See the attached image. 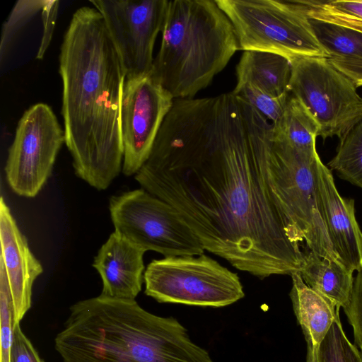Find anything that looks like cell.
<instances>
[{
	"instance_id": "14",
	"label": "cell",
	"mask_w": 362,
	"mask_h": 362,
	"mask_svg": "<svg viewBox=\"0 0 362 362\" xmlns=\"http://www.w3.org/2000/svg\"><path fill=\"white\" fill-rule=\"evenodd\" d=\"M0 264L4 268L13 307L14 327L31 306L32 288L43 272L3 197L0 200Z\"/></svg>"
},
{
	"instance_id": "20",
	"label": "cell",
	"mask_w": 362,
	"mask_h": 362,
	"mask_svg": "<svg viewBox=\"0 0 362 362\" xmlns=\"http://www.w3.org/2000/svg\"><path fill=\"white\" fill-rule=\"evenodd\" d=\"M308 16L319 43L329 56L328 59L362 63L361 32L314 16Z\"/></svg>"
},
{
	"instance_id": "11",
	"label": "cell",
	"mask_w": 362,
	"mask_h": 362,
	"mask_svg": "<svg viewBox=\"0 0 362 362\" xmlns=\"http://www.w3.org/2000/svg\"><path fill=\"white\" fill-rule=\"evenodd\" d=\"M103 16L122 60L126 78L149 76L153 47L162 31L168 0H90Z\"/></svg>"
},
{
	"instance_id": "5",
	"label": "cell",
	"mask_w": 362,
	"mask_h": 362,
	"mask_svg": "<svg viewBox=\"0 0 362 362\" xmlns=\"http://www.w3.org/2000/svg\"><path fill=\"white\" fill-rule=\"evenodd\" d=\"M232 23L239 50L273 52L290 61L325 57L300 0H216Z\"/></svg>"
},
{
	"instance_id": "28",
	"label": "cell",
	"mask_w": 362,
	"mask_h": 362,
	"mask_svg": "<svg viewBox=\"0 0 362 362\" xmlns=\"http://www.w3.org/2000/svg\"><path fill=\"white\" fill-rule=\"evenodd\" d=\"M9 362H43L19 324L14 327Z\"/></svg>"
},
{
	"instance_id": "31",
	"label": "cell",
	"mask_w": 362,
	"mask_h": 362,
	"mask_svg": "<svg viewBox=\"0 0 362 362\" xmlns=\"http://www.w3.org/2000/svg\"><path fill=\"white\" fill-rule=\"evenodd\" d=\"M317 349H313L310 346L307 345L306 362H317Z\"/></svg>"
},
{
	"instance_id": "32",
	"label": "cell",
	"mask_w": 362,
	"mask_h": 362,
	"mask_svg": "<svg viewBox=\"0 0 362 362\" xmlns=\"http://www.w3.org/2000/svg\"><path fill=\"white\" fill-rule=\"evenodd\" d=\"M361 358H362V352H361Z\"/></svg>"
},
{
	"instance_id": "12",
	"label": "cell",
	"mask_w": 362,
	"mask_h": 362,
	"mask_svg": "<svg viewBox=\"0 0 362 362\" xmlns=\"http://www.w3.org/2000/svg\"><path fill=\"white\" fill-rule=\"evenodd\" d=\"M174 98L150 75L125 80L120 107L122 173L136 175L148 158Z\"/></svg>"
},
{
	"instance_id": "16",
	"label": "cell",
	"mask_w": 362,
	"mask_h": 362,
	"mask_svg": "<svg viewBox=\"0 0 362 362\" xmlns=\"http://www.w3.org/2000/svg\"><path fill=\"white\" fill-rule=\"evenodd\" d=\"M289 293L294 314L307 345L317 349L340 308L329 298L309 287L299 272L293 273Z\"/></svg>"
},
{
	"instance_id": "7",
	"label": "cell",
	"mask_w": 362,
	"mask_h": 362,
	"mask_svg": "<svg viewBox=\"0 0 362 362\" xmlns=\"http://www.w3.org/2000/svg\"><path fill=\"white\" fill-rule=\"evenodd\" d=\"M109 210L115 232L145 252L165 257L204 254L200 239L179 211L142 188L112 196Z\"/></svg>"
},
{
	"instance_id": "27",
	"label": "cell",
	"mask_w": 362,
	"mask_h": 362,
	"mask_svg": "<svg viewBox=\"0 0 362 362\" xmlns=\"http://www.w3.org/2000/svg\"><path fill=\"white\" fill-rule=\"evenodd\" d=\"M343 310L353 329L354 344L362 352V268L354 278L350 303Z\"/></svg>"
},
{
	"instance_id": "26",
	"label": "cell",
	"mask_w": 362,
	"mask_h": 362,
	"mask_svg": "<svg viewBox=\"0 0 362 362\" xmlns=\"http://www.w3.org/2000/svg\"><path fill=\"white\" fill-rule=\"evenodd\" d=\"M0 324L1 362H9L14 329L13 307L8 279L1 264H0Z\"/></svg>"
},
{
	"instance_id": "29",
	"label": "cell",
	"mask_w": 362,
	"mask_h": 362,
	"mask_svg": "<svg viewBox=\"0 0 362 362\" xmlns=\"http://www.w3.org/2000/svg\"><path fill=\"white\" fill-rule=\"evenodd\" d=\"M59 2L57 0L46 1L42 9L41 15L43 29L41 42L36 55L37 59L43 58L49 45L57 20Z\"/></svg>"
},
{
	"instance_id": "4",
	"label": "cell",
	"mask_w": 362,
	"mask_h": 362,
	"mask_svg": "<svg viewBox=\"0 0 362 362\" xmlns=\"http://www.w3.org/2000/svg\"><path fill=\"white\" fill-rule=\"evenodd\" d=\"M150 76L174 99L207 87L239 50L232 23L216 0L169 1Z\"/></svg>"
},
{
	"instance_id": "22",
	"label": "cell",
	"mask_w": 362,
	"mask_h": 362,
	"mask_svg": "<svg viewBox=\"0 0 362 362\" xmlns=\"http://www.w3.org/2000/svg\"><path fill=\"white\" fill-rule=\"evenodd\" d=\"M317 356V362H362L361 351L346 337L339 314L320 343Z\"/></svg>"
},
{
	"instance_id": "2",
	"label": "cell",
	"mask_w": 362,
	"mask_h": 362,
	"mask_svg": "<svg viewBox=\"0 0 362 362\" xmlns=\"http://www.w3.org/2000/svg\"><path fill=\"white\" fill-rule=\"evenodd\" d=\"M59 62L65 144L75 173L104 190L122 170L120 107L126 74L96 8L74 12Z\"/></svg>"
},
{
	"instance_id": "25",
	"label": "cell",
	"mask_w": 362,
	"mask_h": 362,
	"mask_svg": "<svg viewBox=\"0 0 362 362\" xmlns=\"http://www.w3.org/2000/svg\"><path fill=\"white\" fill-rule=\"evenodd\" d=\"M45 2L46 0H20L16 2L2 26L0 42L1 62L15 35L30 20L32 16L42 9Z\"/></svg>"
},
{
	"instance_id": "3",
	"label": "cell",
	"mask_w": 362,
	"mask_h": 362,
	"mask_svg": "<svg viewBox=\"0 0 362 362\" xmlns=\"http://www.w3.org/2000/svg\"><path fill=\"white\" fill-rule=\"evenodd\" d=\"M54 342L63 362H214L176 319L100 295L70 308Z\"/></svg>"
},
{
	"instance_id": "15",
	"label": "cell",
	"mask_w": 362,
	"mask_h": 362,
	"mask_svg": "<svg viewBox=\"0 0 362 362\" xmlns=\"http://www.w3.org/2000/svg\"><path fill=\"white\" fill-rule=\"evenodd\" d=\"M144 253L117 233H111L93 262L103 282L100 296L135 300L144 281Z\"/></svg>"
},
{
	"instance_id": "1",
	"label": "cell",
	"mask_w": 362,
	"mask_h": 362,
	"mask_svg": "<svg viewBox=\"0 0 362 362\" xmlns=\"http://www.w3.org/2000/svg\"><path fill=\"white\" fill-rule=\"evenodd\" d=\"M278 164L272 124L228 93L174 100L134 178L179 211L204 250L264 279L300 272L306 254Z\"/></svg>"
},
{
	"instance_id": "8",
	"label": "cell",
	"mask_w": 362,
	"mask_h": 362,
	"mask_svg": "<svg viewBox=\"0 0 362 362\" xmlns=\"http://www.w3.org/2000/svg\"><path fill=\"white\" fill-rule=\"evenodd\" d=\"M291 62L289 92L310 111L323 139H339L362 119V97L355 83L325 57H302Z\"/></svg>"
},
{
	"instance_id": "18",
	"label": "cell",
	"mask_w": 362,
	"mask_h": 362,
	"mask_svg": "<svg viewBox=\"0 0 362 362\" xmlns=\"http://www.w3.org/2000/svg\"><path fill=\"white\" fill-rule=\"evenodd\" d=\"M305 283L331 300L337 307L346 308L351 301L354 278L352 271L341 262L308 251L299 272Z\"/></svg>"
},
{
	"instance_id": "21",
	"label": "cell",
	"mask_w": 362,
	"mask_h": 362,
	"mask_svg": "<svg viewBox=\"0 0 362 362\" xmlns=\"http://www.w3.org/2000/svg\"><path fill=\"white\" fill-rule=\"evenodd\" d=\"M328 166L341 178L362 188V119L340 139Z\"/></svg>"
},
{
	"instance_id": "23",
	"label": "cell",
	"mask_w": 362,
	"mask_h": 362,
	"mask_svg": "<svg viewBox=\"0 0 362 362\" xmlns=\"http://www.w3.org/2000/svg\"><path fill=\"white\" fill-rule=\"evenodd\" d=\"M307 13L325 21L339 24L362 33V21L342 15L321 5L320 1H302ZM330 63L350 78L357 87L362 86V63L328 59Z\"/></svg>"
},
{
	"instance_id": "30",
	"label": "cell",
	"mask_w": 362,
	"mask_h": 362,
	"mask_svg": "<svg viewBox=\"0 0 362 362\" xmlns=\"http://www.w3.org/2000/svg\"><path fill=\"white\" fill-rule=\"evenodd\" d=\"M320 3L322 6L329 10L362 21V0L320 1Z\"/></svg>"
},
{
	"instance_id": "19",
	"label": "cell",
	"mask_w": 362,
	"mask_h": 362,
	"mask_svg": "<svg viewBox=\"0 0 362 362\" xmlns=\"http://www.w3.org/2000/svg\"><path fill=\"white\" fill-rule=\"evenodd\" d=\"M275 140L303 150L315 149L320 127L310 111L296 98L289 97L284 112L272 124Z\"/></svg>"
},
{
	"instance_id": "17",
	"label": "cell",
	"mask_w": 362,
	"mask_h": 362,
	"mask_svg": "<svg viewBox=\"0 0 362 362\" xmlns=\"http://www.w3.org/2000/svg\"><path fill=\"white\" fill-rule=\"evenodd\" d=\"M291 62L279 54L244 51L236 66L237 83H247L273 96L289 94Z\"/></svg>"
},
{
	"instance_id": "10",
	"label": "cell",
	"mask_w": 362,
	"mask_h": 362,
	"mask_svg": "<svg viewBox=\"0 0 362 362\" xmlns=\"http://www.w3.org/2000/svg\"><path fill=\"white\" fill-rule=\"evenodd\" d=\"M274 147L281 197L299 243H305L310 252L320 257L339 260L318 208L314 176L319 156L316 148L298 149L275 139Z\"/></svg>"
},
{
	"instance_id": "9",
	"label": "cell",
	"mask_w": 362,
	"mask_h": 362,
	"mask_svg": "<svg viewBox=\"0 0 362 362\" xmlns=\"http://www.w3.org/2000/svg\"><path fill=\"white\" fill-rule=\"evenodd\" d=\"M64 132L52 108L39 103L29 107L18 121L8 148L5 174L18 195L34 197L52 174Z\"/></svg>"
},
{
	"instance_id": "13",
	"label": "cell",
	"mask_w": 362,
	"mask_h": 362,
	"mask_svg": "<svg viewBox=\"0 0 362 362\" xmlns=\"http://www.w3.org/2000/svg\"><path fill=\"white\" fill-rule=\"evenodd\" d=\"M318 208L333 250L349 270L362 268V232L355 216L354 200L341 197L331 170L318 156L314 165Z\"/></svg>"
},
{
	"instance_id": "24",
	"label": "cell",
	"mask_w": 362,
	"mask_h": 362,
	"mask_svg": "<svg viewBox=\"0 0 362 362\" xmlns=\"http://www.w3.org/2000/svg\"><path fill=\"white\" fill-rule=\"evenodd\" d=\"M231 93L254 107L272 124L279 119L290 97H275L247 83H237Z\"/></svg>"
},
{
	"instance_id": "6",
	"label": "cell",
	"mask_w": 362,
	"mask_h": 362,
	"mask_svg": "<svg viewBox=\"0 0 362 362\" xmlns=\"http://www.w3.org/2000/svg\"><path fill=\"white\" fill-rule=\"evenodd\" d=\"M144 279L145 294L159 303L220 308L245 296L237 274L204 254L154 259Z\"/></svg>"
}]
</instances>
